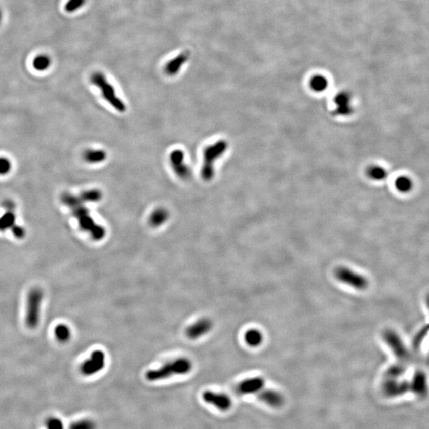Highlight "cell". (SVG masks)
I'll return each instance as SVG.
<instances>
[{
	"label": "cell",
	"mask_w": 429,
	"mask_h": 429,
	"mask_svg": "<svg viewBox=\"0 0 429 429\" xmlns=\"http://www.w3.org/2000/svg\"><path fill=\"white\" fill-rule=\"evenodd\" d=\"M365 173L370 180L378 182L385 181L388 177V172L383 166L380 165H370L367 166Z\"/></svg>",
	"instance_id": "d6986e66"
},
{
	"label": "cell",
	"mask_w": 429,
	"mask_h": 429,
	"mask_svg": "<svg viewBox=\"0 0 429 429\" xmlns=\"http://www.w3.org/2000/svg\"><path fill=\"white\" fill-rule=\"evenodd\" d=\"M426 304H427V307L429 310V295H427V298H426Z\"/></svg>",
	"instance_id": "d590c367"
},
{
	"label": "cell",
	"mask_w": 429,
	"mask_h": 429,
	"mask_svg": "<svg viewBox=\"0 0 429 429\" xmlns=\"http://www.w3.org/2000/svg\"><path fill=\"white\" fill-rule=\"evenodd\" d=\"M11 169V163L9 159L0 158V175H5L9 173Z\"/></svg>",
	"instance_id": "d6a6232c"
},
{
	"label": "cell",
	"mask_w": 429,
	"mask_h": 429,
	"mask_svg": "<svg viewBox=\"0 0 429 429\" xmlns=\"http://www.w3.org/2000/svg\"><path fill=\"white\" fill-rule=\"evenodd\" d=\"M381 389L388 398H397L409 392V383L403 380L383 379Z\"/></svg>",
	"instance_id": "7c38bea8"
},
{
	"label": "cell",
	"mask_w": 429,
	"mask_h": 429,
	"mask_svg": "<svg viewBox=\"0 0 429 429\" xmlns=\"http://www.w3.org/2000/svg\"><path fill=\"white\" fill-rule=\"evenodd\" d=\"M308 89L317 95L324 94L329 90L331 83L327 76L322 73L313 74L308 81Z\"/></svg>",
	"instance_id": "e0dca14e"
},
{
	"label": "cell",
	"mask_w": 429,
	"mask_h": 429,
	"mask_svg": "<svg viewBox=\"0 0 429 429\" xmlns=\"http://www.w3.org/2000/svg\"><path fill=\"white\" fill-rule=\"evenodd\" d=\"M86 0H68L65 5V11L68 13H72L74 11H77L82 6L85 5Z\"/></svg>",
	"instance_id": "4dcf8cb0"
},
{
	"label": "cell",
	"mask_w": 429,
	"mask_h": 429,
	"mask_svg": "<svg viewBox=\"0 0 429 429\" xmlns=\"http://www.w3.org/2000/svg\"><path fill=\"white\" fill-rule=\"evenodd\" d=\"M68 429H96V424L91 419H81L72 422Z\"/></svg>",
	"instance_id": "f1b7e54d"
},
{
	"label": "cell",
	"mask_w": 429,
	"mask_h": 429,
	"mask_svg": "<svg viewBox=\"0 0 429 429\" xmlns=\"http://www.w3.org/2000/svg\"><path fill=\"white\" fill-rule=\"evenodd\" d=\"M4 205L8 211H13L15 208V204L12 201H7L4 203Z\"/></svg>",
	"instance_id": "e575fe53"
},
{
	"label": "cell",
	"mask_w": 429,
	"mask_h": 429,
	"mask_svg": "<svg viewBox=\"0 0 429 429\" xmlns=\"http://www.w3.org/2000/svg\"><path fill=\"white\" fill-rule=\"evenodd\" d=\"M188 60V53H182L178 56L170 60L166 64L164 68L165 72L168 76H174L178 73L181 70V67L187 62Z\"/></svg>",
	"instance_id": "ac0fdd59"
},
{
	"label": "cell",
	"mask_w": 429,
	"mask_h": 429,
	"mask_svg": "<svg viewBox=\"0 0 429 429\" xmlns=\"http://www.w3.org/2000/svg\"><path fill=\"white\" fill-rule=\"evenodd\" d=\"M107 154L103 149H88L84 153V159L85 162L91 164H97L104 162L107 159Z\"/></svg>",
	"instance_id": "7402d4cb"
},
{
	"label": "cell",
	"mask_w": 429,
	"mask_h": 429,
	"mask_svg": "<svg viewBox=\"0 0 429 429\" xmlns=\"http://www.w3.org/2000/svg\"><path fill=\"white\" fill-rule=\"evenodd\" d=\"M54 334L60 342L65 343L69 340L71 337V331L65 324H59L54 329Z\"/></svg>",
	"instance_id": "484cf974"
},
{
	"label": "cell",
	"mask_w": 429,
	"mask_h": 429,
	"mask_svg": "<svg viewBox=\"0 0 429 429\" xmlns=\"http://www.w3.org/2000/svg\"><path fill=\"white\" fill-rule=\"evenodd\" d=\"M244 339L246 343L251 347H257L262 344L263 341V335L259 330L252 329L247 330L244 335Z\"/></svg>",
	"instance_id": "603a6c76"
},
{
	"label": "cell",
	"mask_w": 429,
	"mask_h": 429,
	"mask_svg": "<svg viewBox=\"0 0 429 429\" xmlns=\"http://www.w3.org/2000/svg\"><path fill=\"white\" fill-rule=\"evenodd\" d=\"M265 387V380L262 377H254L243 380L238 384L236 391L240 395L258 394Z\"/></svg>",
	"instance_id": "4fadbf2b"
},
{
	"label": "cell",
	"mask_w": 429,
	"mask_h": 429,
	"mask_svg": "<svg viewBox=\"0 0 429 429\" xmlns=\"http://www.w3.org/2000/svg\"><path fill=\"white\" fill-rule=\"evenodd\" d=\"M11 230H12L14 236L18 238V239H22V238L24 237L25 235H26V230L22 228V227H19V226H16V225H15L11 228Z\"/></svg>",
	"instance_id": "836d02e7"
},
{
	"label": "cell",
	"mask_w": 429,
	"mask_h": 429,
	"mask_svg": "<svg viewBox=\"0 0 429 429\" xmlns=\"http://www.w3.org/2000/svg\"><path fill=\"white\" fill-rule=\"evenodd\" d=\"M61 201L71 208L73 216L77 219L80 227L85 232L89 233L93 240L100 241L105 237V228L95 222L89 208L85 206L79 197L71 193H64L61 196Z\"/></svg>",
	"instance_id": "6da1fadb"
},
{
	"label": "cell",
	"mask_w": 429,
	"mask_h": 429,
	"mask_svg": "<svg viewBox=\"0 0 429 429\" xmlns=\"http://www.w3.org/2000/svg\"><path fill=\"white\" fill-rule=\"evenodd\" d=\"M409 383V392L413 393L419 398L427 396L429 391V382L427 375L424 372H416Z\"/></svg>",
	"instance_id": "5bb4252c"
},
{
	"label": "cell",
	"mask_w": 429,
	"mask_h": 429,
	"mask_svg": "<svg viewBox=\"0 0 429 429\" xmlns=\"http://www.w3.org/2000/svg\"><path fill=\"white\" fill-rule=\"evenodd\" d=\"M395 186L399 192L406 193V192H410L411 189L413 188V181H411V179L409 177L402 176L397 179L395 181Z\"/></svg>",
	"instance_id": "4316f807"
},
{
	"label": "cell",
	"mask_w": 429,
	"mask_h": 429,
	"mask_svg": "<svg viewBox=\"0 0 429 429\" xmlns=\"http://www.w3.org/2000/svg\"><path fill=\"white\" fill-rule=\"evenodd\" d=\"M227 149V142L219 140L207 146L204 150V162L201 169V177L205 181H210L213 178L214 163L219 159Z\"/></svg>",
	"instance_id": "3957f363"
},
{
	"label": "cell",
	"mask_w": 429,
	"mask_h": 429,
	"mask_svg": "<svg viewBox=\"0 0 429 429\" xmlns=\"http://www.w3.org/2000/svg\"><path fill=\"white\" fill-rule=\"evenodd\" d=\"M330 108L338 118L349 119L356 114V102L350 92L339 91L334 95Z\"/></svg>",
	"instance_id": "5b68a950"
},
{
	"label": "cell",
	"mask_w": 429,
	"mask_h": 429,
	"mask_svg": "<svg viewBox=\"0 0 429 429\" xmlns=\"http://www.w3.org/2000/svg\"><path fill=\"white\" fill-rule=\"evenodd\" d=\"M192 362L186 358H180L163 365L159 368L150 370L146 374L149 381H162L176 375H184L191 372Z\"/></svg>",
	"instance_id": "7a4b0ae2"
},
{
	"label": "cell",
	"mask_w": 429,
	"mask_h": 429,
	"mask_svg": "<svg viewBox=\"0 0 429 429\" xmlns=\"http://www.w3.org/2000/svg\"><path fill=\"white\" fill-rule=\"evenodd\" d=\"M80 199L82 202H98L102 199L103 193L100 190H87L79 196Z\"/></svg>",
	"instance_id": "d4e9b609"
},
{
	"label": "cell",
	"mask_w": 429,
	"mask_h": 429,
	"mask_svg": "<svg viewBox=\"0 0 429 429\" xmlns=\"http://www.w3.org/2000/svg\"><path fill=\"white\" fill-rule=\"evenodd\" d=\"M106 364L105 354L102 350H95L88 359L81 365V372L85 376H92L100 372Z\"/></svg>",
	"instance_id": "30bf717a"
},
{
	"label": "cell",
	"mask_w": 429,
	"mask_h": 429,
	"mask_svg": "<svg viewBox=\"0 0 429 429\" xmlns=\"http://www.w3.org/2000/svg\"><path fill=\"white\" fill-rule=\"evenodd\" d=\"M33 65L36 70L45 71L51 65V60L48 56L42 54L33 60Z\"/></svg>",
	"instance_id": "83f0119b"
},
{
	"label": "cell",
	"mask_w": 429,
	"mask_h": 429,
	"mask_svg": "<svg viewBox=\"0 0 429 429\" xmlns=\"http://www.w3.org/2000/svg\"><path fill=\"white\" fill-rule=\"evenodd\" d=\"M1 21H2V11L0 10V23H1Z\"/></svg>",
	"instance_id": "8d00e7d4"
},
{
	"label": "cell",
	"mask_w": 429,
	"mask_h": 429,
	"mask_svg": "<svg viewBox=\"0 0 429 429\" xmlns=\"http://www.w3.org/2000/svg\"><path fill=\"white\" fill-rule=\"evenodd\" d=\"M384 341L394 353L399 363L407 364L411 359L410 352L405 346L402 338L392 329H386L382 335Z\"/></svg>",
	"instance_id": "52a82bcc"
},
{
	"label": "cell",
	"mask_w": 429,
	"mask_h": 429,
	"mask_svg": "<svg viewBox=\"0 0 429 429\" xmlns=\"http://www.w3.org/2000/svg\"><path fill=\"white\" fill-rule=\"evenodd\" d=\"M213 323L208 318H203L194 323L186 330V335L190 339H197L210 332Z\"/></svg>",
	"instance_id": "2e32d148"
},
{
	"label": "cell",
	"mask_w": 429,
	"mask_h": 429,
	"mask_svg": "<svg viewBox=\"0 0 429 429\" xmlns=\"http://www.w3.org/2000/svg\"><path fill=\"white\" fill-rule=\"evenodd\" d=\"M428 332L429 324H427V325H426V326H424V328H422L418 333L416 334L413 343L415 349L418 348L419 346H420V344H421L422 342H423V340H424V338H425L426 335L428 334Z\"/></svg>",
	"instance_id": "f546056e"
},
{
	"label": "cell",
	"mask_w": 429,
	"mask_h": 429,
	"mask_svg": "<svg viewBox=\"0 0 429 429\" xmlns=\"http://www.w3.org/2000/svg\"><path fill=\"white\" fill-rule=\"evenodd\" d=\"M43 293L39 288L31 289L27 298L26 324L29 328H36L40 322L41 304L43 301Z\"/></svg>",
	"instance_id": "8992f818"
},
{
	"label": "cell",
	"mask_w": 429,
	"mask_h": 429,
	"mask_svg": "<svg viewBox=\"0 0 429 429\" xmlns=\"http://www.w3.org/2000/svg\"><path fill=\"white\" fill-rule=\"evenodd\" d=\"M91 81L93 85H96L100 89L103 99L113 108L115 109L119 112L123 113L126 111L127 108H126L125 103L118 97L115 89H114L113 85L107 81L104 74L99 72H95L91 76Z\"/></svg>",
	"instance_id": "277c9868"
},
{
	"label": "cell",
	"mask_w": 429,
	"mask_h": 429,
	"mask_svg": "<svg viewBox=\"0 0 429 429\" xmlns=\"http://www.w3.org/2000/svg\"><path fill=\"white\" fill-rule=\"evenodd\" d=\"M406 370V364L398 362L387 369L383 379H400L405 374Z\"/></svg>",
	"instance_id": "44dd1931"
},
{
	"label": "cell",
	"mask_w": 429,
	"mask_h": 429,
	"mask_svg": "<svg viewBox=\"0 0 429 429\" xmlns=\"http://www.w3.org/2000/svg\"><path fill=\"white\" fill-rule=\"evenodd\" d=\"M170 162L173 171L182 180H188L191 177L189 166L185 162V155L181 149H174L170 153Z\"/></svg>",
	"instance_id": "8fae6325"
},
{
	"label": "cell",
	"mask_w": 429,
	"mask_h": 429,
	"mask_svg": "<svg viewBox=\"0 0 429 429\" xmlns=\"http://www.w3.org/2000/svg\"><path fill=\"white\" fill-rule=\"evenodd\" d=\"M258 400L269 407L273 409H280L285 403L283 395L275 389H262L258 394Z\"/></svg>",
	"instance_id": "9a60e30c"
},
{
	"label": "cell",
	"mask_w": 429,
	"mask_h": 429,
	"mask_svg": "<svg viewBox=\"0 0 429 429\" xmlns=\"http://www.w3.org/2000/svg\"><path fill=\"white\" fill-rule=\"evenodd\" d=\"M334 275L339 282L357 290H365L368 288L369 282L367 278L346 266L336 268L334 271Z\"/></svg>",
	"instance_id": "ba28073f"
},
{
	"label": "cell",
	"mask_w": 429,
	"mask_h": 429,
	"mask_svg": "<svg viewBox=\"0 0 429 429\" xmlns=\"http://www.w3.org/2000/svg\"><path fill=\"white\" fill-rule=\"evenodd\" d=\"M202 399L205 403L212 405L220 412H227L232 406V400L223 393L206 391L202 394Z\"/></svg>",
	"instance_id": "9c48e42d"
},
{
	"label": "cell",
	"mask_w": 429,
	"mask_h": 429,
	"mask_svg": "<svg viewBox=\"0 0 429 429\" xmlns=\"http://www.w3.org/2000/svg\"><path fill=\"white\" fill-rule=\"evenodd\" d=\"M15 225V215L13 211H8L0 217V231L11 229Z\"/></svg>",
	"instance_id": "cb8c5ba5"
},
{
	"label": "cell",
	"mask_w": 429,
	"mask_h": 429,
	"mask_svg": "<svg viewBox=\"0 0 429 429\" xmlns=\"http://www.w3.org/2000/svg\"><path fill=\"white\" fill-rule=\"evenodd\" d=\"M46 424L47 429H65L62 420L55 416L47 419Z\"/></svg>",
	"instance_id": "1f68e13d"
},
{
	"label": "cell",
	"mask_w": 429,
	"mask_h": 429,
	"mask_svg": "<svg viewBox=\"0 0 429 429\" xmlns=\"http://www.w3.org/2000/svg\"><path fill=\"white\" fill-rule=\"evenodd\" d=\"M169 216H170V214L166 208H157L149 216V224L153 227H161L162 225L164 224L167 221Z\"/></svg>",
	"instance_id": "ffe728a7"
}]
</instances>
